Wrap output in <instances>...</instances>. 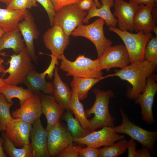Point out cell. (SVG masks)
Masks as SVG:
<instances>
[{
  "label": "cell",
  "mask_w": 157,
  "mask_h": 157,
  "mask_svg": "<svg viewBox=\"0 0 157 157\" xmlns=\"http://www.w3.org/2000/svg\"><path fill=\"white\" fill-rule=\"evenodd\" d=\"M156 66L145 60L131 63L119 70H115L114 73L108 76H116L128 82L132 87L128 89L126 96L130 99L135 100L139 94L144 91L147 77L153 73Z\"/></svg>",
  "instance_id": "6da1fadb"
},
{
  "label": "cell",
  "mask_w": 157,
  "mask_h": 157,
  "mask_svg": "<svg viewBox=\"0 0 157 157\" xmlns=\"http://www.w3.org/2000/svg\"><path fill=\"white\" fill-rule=\"evenodd\" d=\"M96 96L95 100L92 106L85 111L87 117L93 114L94 116L89 120V129L91 131L105 126L114 127L115 118L110 114L108 108L110 98L114 96L111 90H102L97 88L94 89Z\"/></svg>",
  "instance_id": "7a4b0ae2"
},
{
  "label": "cell",
  "mask_w": 157,
  "mask_h": 157,
  "mask_svg": "<svg viewBox=\"0 0 157 157\" xmlns=\"http://www.w3.org/2000/svg\"><path fill=\"white\" fill-rule=\"evenodd\" d=\"M60 59L61 60L60 68L67 72V76L96 78L103 77L98 58L93 60L80 55L74 61H71L63 54Z\"/></svg>",
  "instance_id": "3957f363"
},
{
  "label": "cell",
  "mask_w": 157,
  "mask_h": 157,
  "mask_svg": "<svg viewBox=\"0 0 157 157\" xmlns=\"http://www.w3.org/2000/svg\"><path fill=\"white\" fill-rule=\"evenodd\" d=\"M10 56V58L8 62L9 66L2 73L1 78L8 73V77L3 78L6 85H17L23 83L28 74L34 69L32 59L25 46L19 53Z\"/></svg>",
  "instance_id": "277c9868"
},
{
  "label": "cell",
  "mask_w": 157,
  "mask_h": 157,
  "mask_svg": "<svg viewBox=\"0 0 157 157\" xmlns=\"http://www.w3.org/2000/svg\"><path fill=\"white\" fill-rule=\"evenodd\" d=\"M109 29L117 34L124 42L129 55L130 63L145 60L144 49L148 41L153 37L151 33H145L139 31L137 33H133L111 26Z\"/></svg>",
  "instance_id": "5b68a950"
},
{
  "label": "cell",
  "mask_w": 157,
  "mask_h": 157,
  "mask_svg": "<svg viewBox=\"0 0 157 157\" xmlns=\"http://www.w3.org/2000/svg\"><path fill=\"white\" fill-rule=\"evenodd\" d=\"M105 23L103 19L98 18L89 24H80L73 31L71 35L83 37L91 41L96 47L98 58L112 43L111 41L104 35V26Z\"/></svg>",
  "instance_id": "8992f818"
},
{
  "label": "cell",
  "mask_w": 157,
  "mask_h": 157,
  "mask_svg": "<svg viewBox=\"0 0 157 157\" xmlns=\"http://www.w3.org/2000/svg\"><path fill=\"white\" fill-rule=\"evenodd\" d=\"M120 112L122 118V123L113 127L117 133L126 134L151 151L154 149L157 138V131H150L140 127L131 122L122 109Z\"/></svg>",
  "instance_id": "52a82bcc"
},
{
  "label": "cell",
  "mask_w": 157,
  "mask_h": 157,
  "mask_svg": "<svg viewBox=\"0 0 157 157\" xmlns=\"http://www.w3.org/2000/svg\"><path fill=\"white\" fill-rule=\"evenodd\" d=\"M87 14V11L81 9L77 4L66 6L56 12L53 25L61 27L69 36L73 31L82 24Z\"/></svg>",
  "instance_id": "ba28073f"
},
{
  "label": "cell",
  "mask_w": 157,
  "mask_h": 157,
  "mask_svg": "<svg viewBox=\"0 0 157 157\" xmlns=\"http://www.w3.org/2000/svg\"><path fill=\"white\" fill-rule=\"evenodd\" d=\"M156 78V76L153 73L149 76L144 91L135 99V103L140 105L142 119L149 124H152L154 122L152 108L157 91Z\"/></svg>",
  "instance_id": "9c48e42d"
},
{
  "label": "cell",
  "mask_w": 157,
  "mask_h": 157,
  "mask_svg": "<svg viewBox=\"0 0 157 157\" xmlns=\"http://www.w3.org/2000/svg\"><path fill=\"white\" fill-rule=\"evenodd\" d=\"M125 138L124 135L119 134L114 130L113 127L105 126L99 131L91 132L83 138H74L73 142L97 149L103 146L111 145Z\"/></svg>",
  "instance_id": "30bf717a"
},
{
  "label": "cell",
  "mask_w": 157,
  "mask_h": 157,
  "mask_svg": "<svg viewBox=\"0 0 157 157\" xmlns=\"http://www.w3.org/2000/svg\"><path fill=\"white\" fill-rule=\"evenodd\" d=\"M98 59L101 69L108 71L113 68H122L130 63L128 51L122 44L110 46Z\"/></svg>",
  "instance_id": "8fae6325"
},
{
  "label": "cell",
  "mask_w": 157,
  "mask_h": 157,
  "mask_svg": "<svg viewBox=\"0 0 157 157\" xmlns=\"http://www.w3.org/2000/svg\"><path fill=\"white\" fill-rule=\"evenodd\" d=\"M47 131V147L50 156H58L73 142L70 132L60 123Z\"/></svg>",
  "instance_id": "7c38bea8"
},
{
  "label": "cell",
  "mask_w": 157,
  "mask_h": 157,
  "mask_svg": "<svg viewBox=\"0 0 157 157\" xmlns=\"http://www.w3.org/2000/svg\"><path fill=\"white\" fill-rule=\"evenodd\" d=\"M46 47L51 52L52 55L58 60L69 42V36L67 35L60 26H53L49 28L43 36Z\"/></svg>",
  "instance_id": "4fadbf2b"
},
{
  "label": "cell",
  "mask_w": 157,
  "mask_h": 157,
  "mask_svg": "<svg viewBox=\"0 0 157 157\" xmlns=\"http://www.w3.org/2000/svg\"><path fill=\"white\" fill-rule=\"evenodd\" d=\"M18 28L23 37L26 48L33 62L37 63V57L35 52L34 40L38 39L40 33L34 18L29 11L19 23Z\"/></svg>",
  "instance_id": "5bb4252c"
},
{
  "label": "cell",
  "mask_w": 157,
  "mask_h": 157,
  "mask_svg": "<svg viewBox=\"0 0 157 157\" xmlns=\"http://www.w3.org/2000/svg\"><path fill=\"white\" fill-rule=\"evenodd\" d=\"M114 6L113 14L117 18L118 28L123 31H133V19L139 5L123 0H115Z\"/></svg>",
  "instance_id": "9a60e30c"
},
{
  "label": "cell",
  "mask_w": 157,
  "mask_h": 157,
  "mask_svg": "<svg viewBox=\"0 0 157 157\" xmlns=\"http://www.w3.org/2000/svg\"><path fill=\"white\" fill-rule=\"evenodd\" d=\"M40 93H34L31 98L20 105L19 108L13 111L11 114L13 117L32 125L33 124L42 114Z\"/></svg>",
  "instance_id": "2e32d148"
},
{
  "label": "cell",
  "mask_w": 157,
  "mask_h": 157,
  "mask_svg": "<svg viewBox=\"0 0 157 157\" xmlns=\"http://www.w3.org/2000/svg\"><path fill=\"white\" fill-rule=\"evenodd\" d=\"M32 124L19 119L14 118L5 131L9 140L16 147H22L30 143Z\"/></svg>",
  "instance_id": "e0dca14e"
},
{
  "label": "cell",
  "mask_w": 157,
  "mask_h": 157,
  "mask_svg": "<svg viewBox=\"0 0 157 157\" xmlns=\"http://www.w3.org/2000/svg\"><path fill=\"white\" fill-rule=\"evenodd\" d=\"M40 95L42 114L47 120L46 129L48 131L60 123V118L65 109L56 101L53 96L44 93H40Z\"/></svg>",
  "instance_id": "ac0fdd59"
},
{
  "label": "cell",
  "mask_w": 157,
  "mask_h": 157,
  "mask_svg": "<svg viewBox=\"0 0 157 157\" xmlns=\"http://www.w3.org/2000/svg\"><path fill=\"white\" fill-rule=\"evenodd\" d=\"M32 125L30 135L33 157H50L47 147L48 131L43 127L40 118Z\"/></svg>",
  "instance_id": "d6986e66"
},
{
  "label": "cell",
  "mask_w": 157,
  "mask_h": 157,
  "mask_svg": "<svg viewBox=\"0 0 157 157\" xmlns=\"http://www.w3.org/2000/svg\"><path fill=\"white\" fill-rule=\"evenodd\" d=\"M153 7L150 5H139L133 19L134 30L136 32L142 31L145 33H151L156 26L152 14Z\"/></svg>",
  "instance_id": "ffe728a7"
},
{
  "label": "cell",
  "mask_w": 157,
  "mask_h": 157,
  "mask_svg": "<svg viewBox=\"0 0 157 157\" xmlns=\"http://www.w3.org/2000/svg\"><path fill=\"white\" fill-rule=\"evenodd\" d=\"M46 75L44 72L40 73L33 69L27 75L23 83L33 93L39 94L42 91L52 96L53 84L46 81L45 78Z\"/></svg>",
  "instance_id": "44dd1931"
},
{
  "label": "cell",
  "mask_w": 157,
  "mask_h": 157,
  "mask_svg": "<svg viewBox=\"0 0 157 157\" xmlns=\"http://www.w3.org/2000/svg\"><path fill=\"white\" fill-rule=\"evenodd\" d=\"M101 6L97 8L94 1L83 23L88 24L92 18L99 17L103 19L108 26L116 27L117 20L112 13L110 8L114 6V0H101Z\"/></svg>",
  "instance_id": "7402d4cb"
},
{
  "label": "cell",
  "mask_w": 157,
  "mask_h": 157,
  "mask_svg": "<svg viewBox=\"0 0 157 157\" xmlns=\"http://www.w3.org/2000/svg\"><path fill=\"white\" fill-rule=\"evenodd\" d=\"M53 76L52 96L56 101L63 106L65 109L69 110L72 91L68 85L62 80L58 73V68L56 66Z\"/></svg>",
  "instance_id": "603a6c76"
},
{
  "label": "cell",
  "mask_w": 157,
  "mask_h": 157,
  "mask_svg": "<svg viewBox=\"0 0 157 157\" xmlns=\"http://www.w3.org/2000/svg\"><path fill=\"white\" fill-rule=\"evenodd\" d=\"M28 11L27 9L15 10L0 8V27L6 32L18 28L19 23Z\"/></svg>",
  "instance_id": "cb8c5ba5"
},
{
  "label": "cell",
  "mask_w": 157,
  "mask_h": 157,
  "mask_svg": "<svg viewBox=\"0 0 157 157\" xmlns=\"http://www.w3.org/2000/svg\"><path fill=\"white\" fill-rule=\"evenodd\" d=\"M18 28L5 32L0 38V55L5 49H11L15 54L19 53L25 47L24 40Z\"/></svg>",
  "instance_id": "d4e9b609"
},
{
  "label": "cell",
  "mask_w": 157,
  "mask_h": 157,
  "mask_svg": "<svg viewBox=\"0 0 157 157\" xmlns=\"http://www.w3.org/2000/svg\"><path fill=\"white\" fill-rule=\"evenodd\" d=\"M0 93L4 96L9 103H13L12 99L14 98L18 99L20 105L31 98L34 94L28 89L13 85H6L0 88Z\"/></svg>",
  "instance_id": "484cf974"
},
{
  "label": "cell",
  "mask_w": 157,
  "mask_h": 157,
  "mask_svg": "<svg viewBox=\"0 0 157 157\" xmlns=\"http://www.w3.org/2000/svg\"><path fill=\"white\" fill-rule=\"evenodd\" d=\"M108 77L107 75L99 78L73 77L70 83L71 91H76L79 100H83L87 97L89 91L94 85Z\"/></svg>",
  "instance_id": "4316f807"
},
{
  "label": "cell",
  "mask_w": 157,
  "mask_h": 157,
  "mask_svg": "<svg viewBox=\"0 0 157 157\" xmlns=\"http://www.w3.org/2000/svg\"><path fill=\"white\" fill-rule=\"evenodd\" d=\"M3 147L4 150L11 157H32L31 143L26 144L21 148H18L9 140L3 131L2 134Z\"/></svg>",
  "instance_id": "83f0119b"
},
{
  "label": "cell",
  "mask_w": 157,
  "mask_h": 157,
  "mask_svg": "<svg viewBox=\"0 0 157 157\" xmlns=\"http://www.w3.org/2000/svg\"><path fill=\"white\" fill-rule=\"evenodd\" d=\"M71 91L69 110L74 115L76 118L84 128L89 130V120L86 115L83 105L80 102L77 92L74 91Z\"/></svg>",
  "instance_id": "f1b7e54d"
},
{
  "label": "cell",
  "mask_w": 157,
  "mask_h": 157,
  "mask_svg": "<svg viewBox=\"0 0 157 157\" xmlns=\"http://www.w3.org/2000/svg\"><path fill=\"white\" fill-rule=\"evenodd\" d=\"M64 118L67 123L68 130L74 138H82L91 132L90 130L84 128L69 110L65 113Z\"/></svg>",
  "instance_id": "f546056e"
},
{
  "label": "cell",
  "mask_w": 157,
  "mask_h": 157,
  "mask_svg": "<svg viewBox=\"0 0 157 157\" xmlns=\"http://www.w3.org/2000/svg\"><path fill=\"white\" fill-rule=\"evenodd\" d=\"M128 142L124 138L102 148L98 149V157H117L124 153L127 149Z\"/></svg>",
  "instance_id": "4dcf8cb0"
},
{
  "label": "cell",
  "mask_w": 157,
  "mask_h": 157,
  "mask_svg": "<svg viewBox=\"0 0 157 157\" xmlns=\"http://www.w3.org/2000/svg\"><path fill=\"white\" fill-rule=\"evenodd\" d=\"M13 103L8 102L0 93V131H5L7 125L14 119L10 112Z\"/></svg>",
  "instance_id": "1f68e13d"
},
{
  "label": "cell",
  "mask_w": 157,
  "mask_h": 157,
  "mask_svg": "<svg viewBox=\"0 0 157 157\" xmlns=\"http://www.w3.org/2000/svg\"><path fill=\"white\" fill-rule=\"evenodd\" d=\"M145 60L157 65V37H152L147 42L144 51Z\"/></svg>",
  "instance_id": "d6a6232c"
},
{
  "label": "cell",
  "mask_w": 157,
  "mask_h": 157,
  "mask_svg": "<svg viewBox=\"0 0 157 157\" xmlns=\"http://www.w3.org/2000/svg\"><path fill=\"white\" fill-rule=\"evenodd\" d=\"M38 6L35 0H12L6 8L17 10L31 9Z\"/></svg>",
  "instance_id": "836d02e7"
},
{
  "label": "cell",
  "mask_w": 157,
  "mask_h": 157,
  "mask_svg": "<svg viewBox=\"0 0 157 157\" xmlns=\"http://www.w3.org/2000/svg\"><path fill=\"white\" fill-rule=\"evenodd\" d=\"M43 7L47 14L50 25H53L54 20L56 12L51 0H35Z\"/></svg>",
  "instance_id": "e575fe53"
},
{
  "label": "cell",
  "mask_w": 157,
  "mask_h": 157,
  "mask_svg": "<svg viewBox=\"0 0 157 157\" xmlns=\"http://www.w3.org/2000/svg\"><path fill=\"white\" fill-rule=\"evenodd\" d=\"M79 157H98V149L87 147L83 148L80 146H75Z\"/></svg>",
  "instance_id": "d590c367"
},
{
  "label": "cell",
  "mask_w": 157,
  "mask_h": 157,
  "mask_svg": "<svg viewBox=\"0 0 157 157\" xmlns=\"http://www.w3.org/2000/svg\"><path fill=\"white\" fill-rule=\"evenodd\" d=\"M58 157H79L73 142L71 143L57 156Z\"/></svg>",
  "instance_id": "8d00e7d4"
},
{
  "label": "cell",
  "mask_w": 157,
  "mask_h": 157,
  "mask_svg": "<svg viewBox=\"0 0 157 157\" xmlns=\"http://www.w3.org/2000/svg\"><path fill=\"white\" fill-rule=\"evenodd\" d=\"M56 12L67 5L78 4L82 0H51Z\"/></svg>",
  "instance_id": "74e56055"
},
{
  "label": "cell",
  "mask_w": 157,
  "mask_h": 157,
  "mask_svg": "<svg viewBox=\"0 0 157 157\" xmlns=\"http://www.w3.org/2000/svg\"><path fill=\"white\" fill-rule=\"evenodd\" d=\"M51 58L50 64L46 70L44 71L46 75H47V77L49 79H51L53 75V72L56 65L59 64L58 60L55 57L52 55H49Z\"/></svg>",
  "instance_id": "f35d334b"
},
{
  "label": "cell",
  "mask_w": 157,
  "mask_h": 157,
  "mask_svg": "<svg viewBox=\"0 0 157 157\" xmlns=\"http://www.w3.org/2000/svg\"><path fill=\"white\" fill-rule=\"evenodd\" d=\"M136 143L134 139L131 138L128 141L127 147L128 157H138L136 150Z\"/></svg>",
  "instance_id": "ab89813d"
},
{
  "label": "cell",
  "mask_w": 157,
  "mask_h": 157,
  "mask_svg": "<svg viewBox=\"0 0 157 157\" xmlns=\"http://www.w3.org/2000/svg\"><path fill=\"white\" fill-rule=\"evenodd\" d=\"M94 1V0H82L77 5L81 10L84 11L89 10L92 7Z\"/></svg>",
  "instance_id": "60d3db41"
},
{
  "label": "cell",
  "mask_w": 157,
  "mask_h": 157,
  "mask_svg": "<svg viewBox=\"0 0 157 157\" xmlns=\"http://www.w3.org/2000/svg\"><path fill=\"white\" fill-rule=\"evenodd\" d=\"M142 145V148L136 151L138 157H151L150 150L146 147Z\"/></svg>",
  "instance_id": "b9f144b4"
},
{
  "label": "cell",
  "mask_w": 157,
  "mask_h": 157,
  "mask_svg": "<svg viewBox=\"0 0 157 157\" xmlns=\"http://www.w3.org/2000/svg\"><path fill=\"white\" fill-rule=\"evenodd\" d=\"M129 2L133 3L138 5L140 4L150 5L153 7L157 6L156 3L154 0H129Z\"/></svg>",
  "instance_id": "7bdbcfd3"
},
{
  "label": "cell",
  "mask_w": 157,
  "mask_h": 157,
  "mask_svg": "<svg viewBox=\"0 0 157 157\" xmlns=\"http://www.w3.org/2000/svg\"><path fill=\"white\" fill-rule=\"evenodd\" d=\"M3 139L0 136V157H6V155L4 152L3 147Z\"/></svg>",
  "instance_id": "ee69618b"
},
{
  "label": "cell",
  "mask_w": 157,
  "mask_h": 157,
  "mask_svg": "<svg viewBox=\"0 0 157 157\" xmlns=\"http://www.w3.org/2000/svg\"><path fill=\"white\" fill-rule=\"evenodd\" d=\"M4 62L3 59L0 58V73H3L6 69L4 67L3 65Z\"/></svg>",
  "instance_id": "f6af8a7d"
},
{
  "label": "cell",
  "mask_w": 157,
  "mask_h": 157,
  "mask_svg": "<svg viewBox=\"0 0 157 157\" xmlns=\"http://www.w3.org/2000/svg\"><path fill=\"white\" fill-rule=\"evenodd\" d=\"M94 0L97 8H99L101 6L102 4L99 2L98 0Z\"/></svg>",
  "instance_id": "bcb514c9"
},
{
  "label": "cell",
  "mask_w": 157,
  "mask_h": 157,
  "mask_svg": "<svg viewBox=\"0 0 157 157\" xmlns=\"http://www.w3.org/2000/svg\"><path fill=\"white\" fill-rule=\"evenodd\" d=\"M5 85L6 84L4 81L3 78L1 77L0 76V88Z\"/></svg>",
  "instance_id": "7dc6e473"
},
{
  "label": "cell",
  "mask_w": 157,
  "mask_h": 157,
  "mask_svg": "<svg viewBox=\"0 0 157 157\" xmlns=\"http://www.w3.org/2000/svg\"><path fill=\"white\" fill-rule=\"evenodd\" d=\"M12 0H0V2L6 4L7 6L8 5Z\"/></svg>",
  "instance_id": "c3c4849f"
},
{
  "label": "cell",
  "mask_w": 157,
  "mask_h": 157,
  "mask_svg": "<svg viewBox=\"0 0 157 157\" xmlns=\"http://www.w3.org/2000/svg\"><path fill=\"white\" fill-rule=\"evenodd\" d=\"M5 32L3 29L0 27V38Z\"/></svg>",
  "instance_id": "681fc988"
},
{
  "label": "cell",
  "mask_w": 157,
  "mask_h": 157,
  "mask_svg": "<svg viewBox=\"0 0 157 157\" xmlns=\"http://www.w3.org/2000/svg\"><path fill=\"white\" fill-rule=\"evenodd\" d=\"M157 27L156 26H155L153 29L152 31L154 33L156 34V35L157 36Z\"/></svg>",
  "instance_id": "f907efd6"
},
{
  "label": "cell",
  "mask_w": 157,
  "mask_h": 157,
  "mask_svg": "<svg viewBox=\"0 0 157 157\" xmlns=\"http://www.w3.org/2000/svg\"><path fill=\"white\" fill-rule=\"evenodd\" d=\"M155 2L157 4V0H154Z\"/></svg>",
  "instance_id": "816d5d0a"
}]
</instances>
